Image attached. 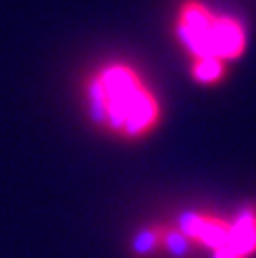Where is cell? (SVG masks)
Instances as JSON below:
<instances>
[{
	"instance_id": "cell-6",
	"label": "cell",
	"mask_w": 256,
	"mask_h": 258,
	"mask_svg": "<svg viewBox=\"0 0 256 258\" xmlns=\"http://www.w3.org/2000/svg\"><path fill=\"white\" fill-rule=\"evenodd\" d=\"M161 233H163V227L141 229L134 236V240H132V251H134V256L150 258L157 254V251L161 249Z\"/></svg>"
},
{
	"instance_id": "cell-3",
	"label": "cell",
	"mask_w": 256,
	"mask_h": 258,
	"mask_svg": "<svg viewBox=\"0 0 256 258\" xmlns=\"http://www.w3.org/2000/svg\"><path fill=\"white\" fill-rule=\"evenodd\" d=\"M177 231L184 233L190 242H202L213 251L222 249L229 240V222L200 211H184L177 218Z\"/></svg>"
},
{
	"instance_id": "cell-2",
	"label": "cell",
	"mask_w": 256,
	"mask_h": 258,
	"mask_svg": "<svg viewBox=\"0 0 256 258\" xmlns=\"http://www.w3.org/2000/svg\"><path fill=\"white\" fill-rule=\"evenodd\" d=\"M179 45L190 59L236 61L247 48L243 21L229 14H216L202 0H184L172 23Z\"/></svg>"
},
{
	"instance_id": "cell-5",
	"label": "cell",
	"mask_w": 256,
	"mask_h": 258,
	"mask_svg": "<svg viewBox=\"0 0 256 258\" xmlns=\"http://www.w3.org/2000/svg\"><path fill=\"white\" fill-rule=\"evenodd\" d=\"M190 75L200 84H218L227 75V63L218 59H190Z\"/></svg>"
},
{
	"instance_id": "cell-7",
	"label": "cell",
	"mask_w": 256,
	"mask_h": 258,
	"mask_svg": "<svg viewBox=\"0 0 256 258\" xmlns=\"http://www.w3.org/2000/svg\"><path fill=\"white\" fill-rule=\"evenodd\" d=\"M190 247H193V242H190L181 231L163 227V233H161V249H166L172 258H188Z\"/></svg>"
},
{
	"instance_id": "cell-1",
	"label": "cell",
	"mask_w": 256,
	"mask_h": 258,
	"mask_svg": "<svg viewBox=\"0 0 256 258\" xmlns=\"http://www.w3.org/2000/svg\"><path fill=\"white\" fill-rule=\"evenodd\" d=\"M91 122L122 138H143L161 122V102L139 71L125 61L102 63L84 84Z\"/></svg>"
},
{
	"instance_id": "cell-4",
	"label": "cell",
	"mask_w": 256,
	"mask_h": 258,
	"mask_svg": "<svg viewBox=\"0 0 256 258\" xmlns=\"http://www.w3.org/2000/svg\"><path fill=\"white\" fill-rule=\"evenodd\" d=\"M238 258H247L256 251V209L245 206L234 222H229V240L227 245Z\"/></svg>"
},
{
	"instance_id": "cell-8",
	"label": "cell",
	"mask_w": 256,
	"mask_h": 258,
	"mask_svg": "<svg viewBox=\"0 0 256 258\" xmlns=\"http://www.w3.org/2000/svg\"><path fill=\"white\" fill-rule=\"evenodd\" d=\"M213 258H238L229 247H222V249H216L213 251Z\"/></svg>"
}]
</instances>
